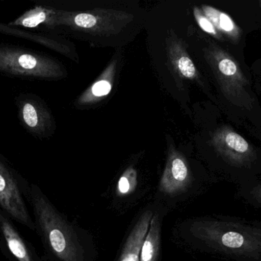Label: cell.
Returning <instances> with one entry per match:
<instances>
[{"mask_svg":"<svg viewBox=\"0 0 261 261\" xmlns=\"http://www.w3.org/2000/svg\"><path fill=\"white\" fill-rule=\"evenodd\" d=\"M0 73L33 79L47 76L48 65L42 57L32 51L0 46Z\"/></svg>","mask_w":261,"mask_h":261,"instance_id":"obj_4","label":"cell"},{"mask_svg":"<svg viewBox=\"0 0 261 261\" xmlns=\"http://www.w3.org/2000/svg\"><path fill=\"white\" fill-rule=\"evenodd\" d=\"M76 26L83 28H91L96 24V17L87 13H81L75 17Z\"/></svg>","mask_w":261,"mask_h":261,"instance_id":"obj_13","label":"cell"},{"mask_svg":"<svg viewBox=\"0 0 261 261\" xmlns=\"http://www.w3.org/2000/svg\"><path fill=\"white\" fill-rule=\"evenodd\" d=\"M20 113L21 119L26 128L33 133V130H38L40 125V113L33 100L27 99L21 102L20 105Z\"/></svg>","mask_w":261,"mask_h":261,"instance_id":"obj_9","label":"cell"},{"mask_svg":"<svg viewBox=\"0 0 261 261\" xmlns=\"http://www.w3.org/2000/svg\"><path fill=\"white\" fill-rule=\"evenodd\" d=\"M112 86L107 81H100L96 83L93 87V93L95 96L102 97L108 94Z\"/></svg>","mask_w":261,"mask_h":261,"instance_id":"obj_15","label":"cell"},{"mask_svg":"<svg viewBox=\"0 0 261 261\" xmlns=\"http://www.w3.org/2000/svg\"><path fill=\"white\" fill-rule=\"evenodd\" d=\"M225 143L228 147L239 153H245L249 149L248 142L238 133L231 132L225 136Z\"/></svg>","mask_w":261,"mask_h":261,"instance_id":"obj_11","label":"cell"},{"mask_svg":"<svg viewBox=\"0 0 261 261\" xmlns=\"http://www.w3.org/2000/svg\"><path fill=\"white\" fill-rule=\"evenodd\" d=\"M251 196L254 198V200L257 204L261 205V186L257 187L251 191Z\"/></svg>","mask_w":261,"mask_h":261,"instance_id":"obj_18","label":"cell"},{"mask_svg":"<svg viewBox=\"0 0 261 261\" xmlns=\"http://www.w3.org/2000/svg\"><path fill=\"white\" fill-rule=\"evenodd\" d=\"M193 237L215 251L233 257H261V228L240 222L201 219L190 226Z\"/></svg>","mask_w":261,"mask_h":261,"instance_id":"obj_2","label":"cell"},{"mask_svg":"<svg viewBox=\"0 0 261 261\" xmlns=\"http://www.w3.org/2000/svg\"><path fill=\"white\" fill-rule=\"evenodd\" d=\"M178 67L182 75L187 78H193L196 73V68L193 61L187 57H182L179 60Z\"/></svg>","mask_w":261,"mask_h":261,"instance_id":"obj_12","label":"cell"},{"mask_svg":"<svg viewBox=\"0 0 261 261\" xmlns=\"http://www.w3.org/2000/svg\"><path fill=\"white\" fill-rule=\"evenodd\" d=\"M161 226L162 216L159 212H153L141 248L140 261H158L161 253Z\"/></svg>","mask_w":261,"mask_h":261,"instance_id":"obj_8","label":"cell"},{"mask_svg":"<svg viewBox=\"0 0 261 261\" xmlns=\"http://www.w3.org/2000/svg\"><path fill=\"white\" fill-rule=\"evenodd\" d=\"M0 237L15 261H41L12 224L10 217L0 208Z\"/></svg>","mask_w":261,"mask_h":261,"instance_id":"obj_5","label":"cell"},{"mask_svg":"<svg viewBox=\"0 0 261 261\" xmlns=\"http://www.w3.org/2000/svg\"><path fill=\"white\" fill-rule=\"evenodd\" d=\"M153 215L151 209L146 210L141 215L125 241L119 261H140L141 248Z\"/></svg>","mask_w":261,"mask_h":261,"instance_id":"obj_6","label":"cell"},{"mask_svg":"<svg viewBox=\"0 0 261 261\" xmlns=\"http://www.w3.org/2000/svg\"><path fill=\"white\" fill-rule=\"evenodd\" d=\"M35 224L46 249L58 261H86L87 253L76 228L56 209L42 192L27 188Z\"/></svg>","mask_w":261,"mask_h":261,"instance_id":"obj_1","label":"cell"},{"mask_svg":"<svg viewBox=\"0 0 261 261\" xmlns=\"http://www.w3.org/2000/svg\"><path fill=\"white\" fill-rule=\"evenodd\" d=\"M219 68L220 72L226 76H233L237 72V66L231 59L225 58L219 62Z\"/></svg>","mask_w":261,"mask_h":261,"instance_id":"obj_14","label":"cell"},{"mask_svg":"<svg viewBox=\"0 0 261 261\" xmlns=\"http://www.w3.org/2000/svg\"><path fill=\"white\" fill-rule=\"evenodd\" d=\"M197 20L199 26L205 32L213 34V35H216V29H215L214 26H213V25L212 24L211 21L208 18L202 16V15H199L197 18Z\"/></svg>","mask_w":261,"mask_h":261,"instance_id":"obj_17","label":"cell"},{"mask_svg":"<svg viewBox=\"0 0 261 261\" xmlns=\"http://www.w3.org/2000/svg\"><path fill=\"white\" fill-rule=\"evenodd\" d=\"M24 186L12 170L0 159V208L21 225L36 230L35 222L26 206Z\"/></svg>","mask_w":261,"mask_h":261,"instance_id":"obj_3","label":"cell"},{"mask_svg":"<svg viewBox=\"0 0 261 261\" xmlns=\"http://www.w3.org/2000/svg\"><path fill=\"white\" fill-rule=\"evenodd\" d=\"M188 184L189 171L185 162L175 158L161 179L159 191L165 196L175 197L185 193Z\"/></svg>","mask_w":261,"mask_h":261,"instance_id":"obj_7","label":"cell"},{"mask_svg":"<svg viewBox=\"0 0 261 261\" xmlns=\"http://www.w3.org/2000/svg\"><path fill=\"white\" fill-rule=\"evenodd\" d=\"M136 186L135 176L130 173L128 176H122L118 182L116 194L119 197H126L135 192Z\"/></svg>","mask_w":261,"mask_h":261,"instance_id":"obj_10","label":"cell"},{"mask_svg":"<svg viewBox=\"0 0 261 261\" xmlns=\"http://www.w3.org/2000/svg\"><path fill=\"white\" fill-rule=\"evenodd\" d=\"M219 25L221 29L225 32H231L234 29V22L229 16L225 13H220L219 18Z\"/></svg>","mask_w":261,"mask_h":261,"instance_id":"obj_16","label":"cell"}]
</instances>
